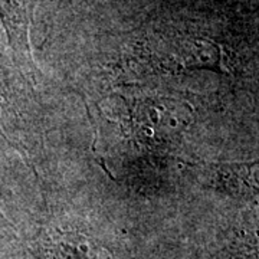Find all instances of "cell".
<instances>
[{"label": "cell", "mask_w": 259, "mask_h": 259, "mask_svg": "<svg viewBox=\"0 0 259 259\" xmlns=\"http://www.w3.org/2000/svg\"><path fill=\"white\" fill-rule=\"evenodd\" d=\"M98 137L104 163L118 166L131 183L144 187L161 182L167 170L182 168V147L196 122L190 102L150 88H124L97 104Z\"/></svg>", "instance_id": "cell-1"}, {"label": "cell", "mask_w": 259, "mask_h": 259, "mask_svg": "<svg viewBox=\"0 0 259 259\" xmlns=\"http://www.w3.org/2000/svg\"><path fill=\"white\" fill-rule=\"evenodd\" d=\"M32 110L23 76L0 48V143L22 156H30Z\"/></svg>", "instance_id": "cell-2"}, {"label": "cell", "mask_w": 259, "mask_h": 259, "mask_svg": "<svg viewBox=\"0 0 259 259\" xmlns=\"http://www.w3.org/2000/svg\"><path fill=\"white\" fill-rule=\"evenodd\" d=\"M182 170L200 185L229 196L249 197L258 193V164L249 163H209L186 160Z\"/></svg>", "instance_id": "cell-3"}, {"label": "cell", "mask_w": 259, "mask_h": 259, "mask_svg": "<svg viewBox=\"0 0 259 259\" xmlns=\"http://www.w3.org/2000/svg\"><path fill=\"white\" fill-rule=\"evenodd\" d=\"M26 259H111L107 250L81 232L52 229L30 248Z\"/></svg>", "instance_id": "cell-4"}, {"label": "cell", "mask_w": 259, "mask_h": 259, "mask_svg": "<svg viewBox=\"0 0 259 259\" xmlns=\"http://www.w3.org/2000/svg\"><path fill=\"white\" fill-rule=\"evenodd\" d=\"M35 0H0V22L18 55L29 52V30Z\"/></svg>", "instance_id": "cell-5"}, {"label": "cell", "mask_w": 259, "mask_h": 259, "mask_svg": "<svg viewBox=\"0 0 259 259\" xmlns=\"http://www.w3.org/2000/svg\"><path fill=\"white\" fill-rule=\"evenodd\" d=\"M8 232H9V223H8L5 214H3L2 209H0V241L8 238Z\"/></svg>", "instance_id": "cell-6"}]
</instances>
